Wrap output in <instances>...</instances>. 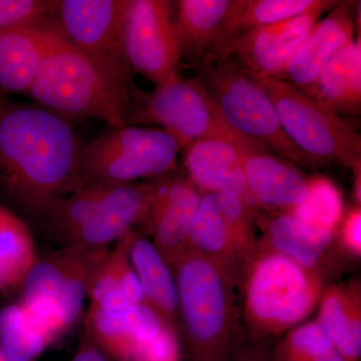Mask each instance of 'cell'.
Segmentation results:
<instances>
[{"label": "cell", "instance_id": "6da1fadb", "mask_svg": "<svg viewBox=\"0 0 361 361\" xmlns=\"http://www.w3.org/2000/svg\"><path fill=\"white\" fill-rule=\"evenodd\" d=\"M82 147L68 118L0 96V194L23 210L49 217L85 186Z\"/></svg>", "mask_w": 361, "mask_h": 361}, {"label": "cell", "instance_id": "7a4b0ae2", "mask_svg": "<svg viewBox=\"0 0 361 361\" xmlns=\"http://www.w3.org/2000/svg\"><path fill=\"white\" fill-rule=\"evenodd\" d=\"M44 35V58L27 96L68 120L96 118L111 130L129 126L135 85L73 47L51 20Z\"/></svg>", "mask_w": 361, "mask_h": 361}, {"label": "cell", "instance_id": "3957f363", "mask_svg": "<svg viewBox=\"0 0 361 361\" xmlns=\"http://www.w3.org/2000/svg\"><path fill=\"white\" fill-rule=\"evenodd\" d=\"M152 193V182L85 185L54 207L52 230L65 245L108 249L144 223Z\"/></svg>", "mask_w": 361, "mask_h": 361}, {"label": "cell", "instance_id": "277c9868", "mask_svg": "<svg viewBox=\"0 0 361 361\" xmlns=\"http://www.w3.org/2000/svg\"><path fill=\"white\" fill-rule=\"evenodd\" d=\"M199 78L235 133L294 165L322 167L319 161L306 155L289 139L262 85L231 61H206Z\"/></svg>", "mask_w": 361, "mask_h": 361}, {"label": "cell", "instance_id": "5b68a950", "mask_svg": "<svg viewBox=\"0 0 361 361\" xmlns=\"http://www.w3.org/2000/svg\"><path fill=\"white\" fill-rule=\"evenodd\" d=\"M108 249L65 245L39 256L23 280L20 302L56 341L82 318L90 275Z\"/></svg>", "mask_w": 361, "mask_h": 361}, {"label": "cell", "instance_id": "8992f818", "mask_svg": "<svg viewBox=\"0 0 361 361\" xmlns=\"http://www.w3.org/2000/svg\"><path fill=\"white\" fill-rule=\"evenodd\" d=\"M180 151L179 141L166 130L126 126L82 147L80 176L85 185L156 179L173 173Z\"/></svg>", "mask_w": 361, "mask_h": 361}, {"label": "cell", "instance_id": "52a82bcc", "mask_svg": "<svg viewBox=\"0 0 361 361\" xmlns=\"http://www.w3.org/2000/svg\"><path fill=\"white\" fill-rule=\"evenodd\" d=\"M319 278L290 258L271 251L252 266L245 310L261 331L281 332L302 322L322 298Z\"/></svg>", "mask_w": 361, "mask_h": 361}, {"label": "cell", "instance_id": "ba28073f", "mask_svg": "<svg viewBox=\"0 0 361 361\" xmlns=\"http://www.w3.org/2000/svg\"><path fill=\"white\" fill-rule=\"evenodd\" d=\"M130 123L159 125L182 148L204 139L249 141L226 123L200 78H184L179 73L155 85L151 92L135 87Z\"/></svg>", "mask_w": 361, "mask_h": 361}, {"label": "cell", "instance_id": "9c48e42d", "mask_svg": "<svg viewBox=\"0 0 361 361\" xmlns=\"http://www.w3.org/2000/svg\"><path fill=\"white\" fill-rule=\"evenodd\" d=\"M270 97L289 139L322 166H361V135L341 116L293 85L278 80L258 82Z\"/></svg>", "mask_w": 361, "mask_h": 361}, {"label": "cell", "instance_id": "30bf717a", "mask_svg": "<svg viewBox=\"0 0 361 361\" xmlns=\"http://www.w3.org/2000/svg\"><path fill=\"white\" fill-rule=\"evenodd\" d=\"M178 305L195 351H213L224 341L231 320L229 286L216 259L188 249L170 264Z\"/></svg>", "mask_w": 361, "mask_h": 361}, {"label": "cell", "instance_id": "8fae6325", "mask_svg": "<svg viewBox=\"0 0 361 361\" xmlns=\"http://www.w3.org/2000/svg\"><path fill=\"white\" fill-rule=\"evenodd\" d=\"M129 0H56L51 23L70 44L133 84L125 49Z\"/></svg>", "mask_w": 361, "mask_h": 361}, {"label": "cell", "instance_id": "7c38bea8", "mask_svg": "<svg viewBox=\"0 0 361 361\" xmlns=\"http://www.w3.org/2000/svg\"><path fill=\"white\" fill-rule=\"evenodd\" d=\"M173 4L167 0H129L125 20V49L130 70L154 85L178 73L182 56Z\"/></svg>", "mask_w": 361, "mask_h": 361}, {"label": "cell", "instance_id": "4fadbf2b", "mask_svg": "<svg viewBox=\"0 0 361 361\" xmlns=\"http://www.w3.org/2000/svg\"><path fill=\"white\" fill-rule=\"evenodd\" d=\"M325 13L310 11L244 33L226 45L217 59H228L257 82L275 80Z\"/></svg>", "mask_w": 361, "mask_h": 361}, {"label": "cell", "instance_id": "5bb4252c", "mask_svg": "<svg viewBox=\"0 0 361 361\" xmlns=\"http://www.w3.org/2000/svg\"><path fill=\"white\" fill-rule=\"evenodd\" d=\"M253 207L232 193L203 194L187 231L189 249L216 259L227 258L249 245Z\"/></svg>", "mask_w": 361, "mask_h": 361}, {"label": "cell", "instance_id": "9a60e30c", "mask_svg": "<svg viewBox=\"0 0 361 361\" xmlns=\"http://www.w3.org/2000/svg\"><path fill=\"white\" fill-rule=\"evenodd\" d=\"M151 182L153 193L144 223L153 243L170 265L189 249L188 228L203 194L187 178L172 173Z\"/></svg>", "mask_w": 361, "mask_h": 361}, {"label": "cell", "instance_id": "2e32d148", "mask_svg": "<svg viewBox=\"0 0 361 361\" xmlns=\"http://www.w3.org/2000/svg\"><path fill=\"white\" fill-rule=\"evenodd\" d=\"M360 4V1L339 0L327 16L313 26L288 65L275 80L300 90L307 89L325 66L355 39Z\"/></svg>", "mask_w": 361, "mask_h": 361}, {"label": "cell", "instance_id": "e0dca14e", "mask_svg": "<svg viewBox=\"0 0 361 361\" xmlns=\"http://www.w3.org/2000/svg\"><path fill=\"white\" fill-rule=\"evenodd\" d=\"M254 205L291 212L310 194V179L296 165L253 142L236 145Z\"/></svg>", "mask_w": 361, "mask_h": 361}, {"label": "cell", "instance_id": "ac0fdd59", "mask_svg": "<svg viewBox=\"0 0 361 361\" xmlns=\"http://www.w3.org/2000/svg\"><path fill=\"white\" fill-rule=\"evenodd\" d=\"M236 145L222 139L190 142L180 151L183 166L202 194H236L254 207Z\"/></svg>", "mask_w": 361, "mask_h": 361}, {"label": "cell", "instance_id": "d6986e66", "mask_svg": "<svg viewBox=\"0 0 361 361\" xmlns=\"http://www.w3.org/2000/svg\"><path fill=\"white\" fill-rule=\"evenodd\" d=\"M82 318L85 331L115 361H129L137 346L168 324L145 303L123 310L90 306Z\"/></svg>", "mask_w": 361, "mask_h": 361}, {"label": "cell", "instance_id": "ffe728a7", "mask_svg": "<svg viewBox=\"0 0 361 361\" xmlns=\"http://www.w3.org/2000/svg\"><path fill=\"white\" fill-rule=\"evenodd\" d=\"M336 115L357 116L361 111V37L353 39L325 66L304 90Z\"/></svg>", "mask_w": 361, "mask_h": 361}, {"label": "cell", "instance_id": "44dd1931", "mask_svg": "<svg viewBox=\"0 0 361 361\" xmlns=\"http://www.w3.org/2000/svg\"><path fill=\"white\" fill-rule=\"evenodd\" d=\"M133 231V230H132ZM127 233L92 271L87 285L90 305L102 310H123L144 303V293L129 256Z\"/></svg>", "mask_w": 361, "mask_h": 361}, {"label": "cell", "instance_id": "7402d4cb", "mask_svg": "<svg viewBox=\"0 0 361 361\" xmlns=\"http://www.w3.org/2000/svg\"><path fill=\"white\" fill-rule=\"evenodd\" d=\"M338 2L339 0H233L231 9L223 21L212 52L206 61L217 59L226 45L244 33L310 11H329Z\"/></svg>", "mask_w": 361, "mask_h": 361}, {"label": "cell", "instance_id": "603a6c76", "mask_svg": "<svg viewBox=\"0 0 361 361\" xmlns=\"http://www.w3.org/2000/svg\"><path fill=\"white\" fill-rule=\"evenodd\" d=\"M45 23L0 30V94L30 92L44 58Z\"/></svg>", "mask_w": 361, "mask_h": 361}, {"label": "cell", "instance_id": "cb8c5ba5", "mask_svg": "<svg viewBox=\"0 0 361 361\" xmlns=\"http://www.w3.org/2000/svg\"><path fill=\"white\" fill-rule=\"evenodd\" d=\"M172 4L182 59L193 63L203 59L204 63L212 52L233 0H178Z\"/></svg>", "mask_w": 361, "mask_h": 361}, {"label": "cell", "instance_id": "d4e9b609", "mask_svg": "<svg viewBox=\"0 0 361 361\" xmlns=\"http://www.w3.org/2000/svg\"><path fill=\"white\" fill-rule=\"evenodd\" d=\"M129 256L142 293L144 303L172 326L177 317V287L172 269L153 242L130 232Z\"/></svg>", "mask_w": 361, "mask_h": 361}, {"label": "cell", "instance_id": "484cf974", "mask_svg": "<svg viewBox=\"0 0 361 361\" xmlns=\"http://www.w3.org/2000/svg\"><path fill=\"white\" fill-rule=\"evenodd\" d=\"M334 235L336 232L308 224L288 212L266 222V237L273 251L310 270L315 269Z\"/></svg>", "mask_w": 361, "mask_h": 361}, {"label": "cell", "instance_id": "4316f807", "mask_svg": "<svg viewBox=\"0 0 361 361\" xmlns=\"http://www.w3.org/2000/svg\"><path fill=\"white\" fill-rule=\"evenodd\" d=\"M317 322L345 361L361 355L360 296L355 290L332 287L320 298Z\"/></svg>", "mask_w": 361, "mask_h": 361}, {"label": "cell", "instance_id": "83f0119b", "mask_svg": "<svg viewBox=\"0 0 361 361\" xmlns=\"http://www.w3.org/2000/svg\"><path fill=\"white\" fill-rule=\"evenodd\" d=\"M37 257L27 226L8 207L0 205V292L21 286Z\"/></svg>", "mask_w": 361, "mask_h": 361}, {"label": "cell", "instance_id": "f1b7e54d", "mask_svg": "<svg viewBox=\"0 0 361 361\" xmlns=\"http://www.w3.org/2000/svg\"><path fill=\"white\" fill-rule=\"evenodd\" d=\"M56 341L20 301L0 308V345L13 361H35Z\"/></svg>", "mask_w": 361, "mask_h": 361}, {"label": "cell", "instance_id": "f546056e", "mask_svg": "<svg viewBox=\"0 0 361 361\" xmlns=\"http://www.w3.org/2000/svg\"><path fill=\"white\" fill-rule=\"evenodd\" d=\"M288 213L315 227L336 232L343 216L341 192L325 178H311L307 198Z\"/></svg>", "mask_w": 361, "mask_h": 361}, {"label": "cell", "instance_id": "4dcf8cb0", "mask_svg": "<svg viewBox=\"0 0 361 361\" xmlns=\"http://www.w3.org/2000/svg\"><path fill=\"white\" fill-rule=\"evenodd\" d=\"M282 355L285 361H345L317 322L292 330L285 339Z\"/></svg>", "mask_w": 361, "mask_h": 361}, {"label": "cell", "instance_id": "1f68e13d", "mask_svg": "<svg viewBox=\"0 0 361 361\" xmlns=\"http://www.w3.org/2000/svg\"><path fill=\"white\" fill-rule=\"evenodd\" d=\"M56 0H0V30L32 27L51 20Z\"/></svg>", "mask_w": 361, "mask_h": 361}, {"label": "cell", "instance_id": "d6a6232c", "mask_svg": "<svg viewBox=\"0 0 361 361\" xmlns=\"http://www.w3.org/2000/svg\"><path fill=\"white\" fill-rule=\"evenodd\" d=\"M129 361H179V344L173 327L166 324L135 348Z\"/></svg>", "mask_w": 361, "mask_h": 361}, {"label": "cell", "instance_id": "836d02e7", "mask_svg": "<svg viewBox=\"0 0 361 361\" xmlns=\"http://www.w3.org/2000/svg\"><path fill=\"white\" fill-rule=\"evenodd\" d=\"M341 239L342 243L348 247V250L355 255L361 253V210L360 206L356 205L342 216Z\"/></svg>", "mask_w": 361, "mask_h": 361}, {"label": "cell", "instance_id": "e575fe53", "mask_svg": "<svg viewBox=\"0 0 361 361\" xmlns=\"http://www.w3.org/2000/svg\"><path fill=\"white\" fill-rule=\"evenodd\" d=\"M71 361H115L85 330L80 334L78 348Z\"/></svg>", "mask_w": 361, "mask_h": 361}, {"label": "cell", "instance_id": "d590c367", "mask_svg": "<svg viewBox=\"0 0 361 361\" xmlns=\"http://www.w3.org/2000/svg\"><path fill=\"white\" fill-rule=\"evenodd\" d=\"M355 173V197L358 205H360V177H361V166L353 169Z\"/></svg>", "mask_w": 361, "mask_h": 361}, {"label": "cell", "instance_id": "8d00e7d4", "mask_svg": "<svg viewBox=\"0 0 361 361\" xmlns=\"http://www.w3.org/2000/svg\"><path fill=\"white\" fill-rule=\"evenodd\" d=\"M0 361H13L7 355V353L4 351V349L2 348L1 345H0Z\"/></svg>", "mask_w": 361, "mask_h": 361}]
</instances>
